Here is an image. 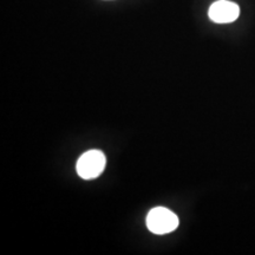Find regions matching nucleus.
<instances>
[{"label": "nucleus", "instance_id": "f257e3e1", "mask_svg": "<svg viewBox=\"0 0 255 255\" xmlns=\"http://www.w3.org/2000/svg\"><path fill=\"white\" fill-rule=\"evenodd\" d=\"M145 221L149 231L157 235L168 234L178 227L177 215L164 207L151 209L146 215Z\"/></svg>", "mask_w": 255, "mask_h": 255}, {"label": "nucleus", "instance_id": "7ed1b4c3", "mask_svg": "<svg viewBox=\"0 0 255 255\" xmlns=\"http://www.w3.org/2000/svg\"><path fill=\"white\" fill-rule=\"evenodd\" d=\"M240 14V7L228 0H218L210 5L208 15L214 23L228 24L237 20Z\"/></svg>", "mask_w": 255, "mask_h": 255}, {"label": "nucleus", "instance_id": "f03ea898", "mask_svg": "<svg viewBox=\"0 0 255 255\" xmlns=\"http://www.w3.org/2000/svg\"><path fill=\"white\" fill-rule=\"evenodd\" d=\"M105 164H107L105 155L101 150L94 149V150L84 152L78 158L76 169H77V173L82 178L94 180V178L98 177L103 173Z\"/></svg>", "mask_w": 255, "mask_h": 255}]
</instances>
